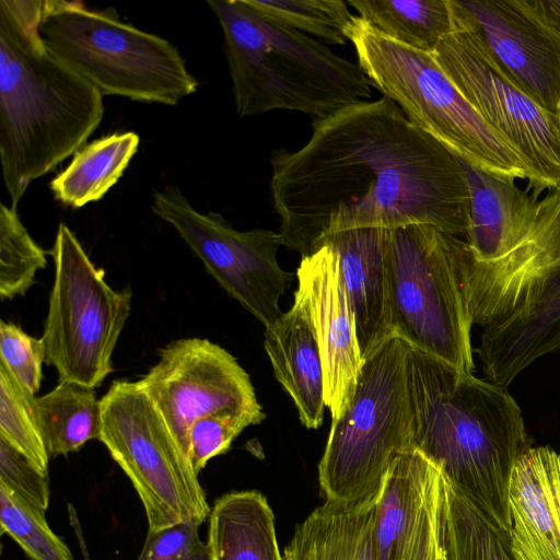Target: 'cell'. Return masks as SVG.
Instances as JSON below:
<instances>
[{
	"mask_svg": "<svg viewBox=\"0 0 560 560\" xmlns=\"http://www.w3.org/2000/svg\"><path fill=\"white\" fill-rule=\"evenodd\" d=\"M270 192L283 245L308 256L329 233L428 224L466 236L458 156L382 96L313 119L296 151H272Z\"/></svg>",
	"mask_w": 560,
	"mask_h": 560,
	"instance_id": "obj_1",
	"label": "cell"
},
{
	"mask_svg": "<svg viewBox=\"0 0 560 560\" xmlns=\"http://www.w3.org/2000/svg\"><path fill=\"white\" fill-rule=\"evenodd\" d=\"M413 447L497 527L510 528L513 470L532 447L506 387L476 377L409 346Z\"/></svg>",
	"mask_w": 560,
	"mask_h": 560,
	"instance_id": "obj_2",
	"label": "cell"
},
{
	"mask_svg": "<svg viewBox=\"0 0 560 560\" xmlns=\"http://www.w3.org/2000/svg\"><path fill=\"white\" fill-rule=\"evenodd\" d=\"M44 0H0V163L16 208L30 184L100 126L103 95L54 57L39 33Z\"/></svg>",
	"mask_w": 560,
	"mask_h": 560,
	"instance_id": "obj_3",
	"label": "cell"
},
{
	"mask_svg": "<svg viewBox=\"0 0 560 560\" xmlns=\"http://www.w3.org/2000/svg\"><path fill=\"white\" fill-rule=\"evenodd\" d=\"M240 117L293 110L320 119L372 95L361 67L320 40L280 26L246 0H210Z\"/></svg>",
	"mask_w": 560,
	"mask_h": 560,
	"instance_id": "obj_4",
	"label": "cell"
},
{
	"mask_svg": "<svg viewBox=\"0 0 560 560\" xmlns=\"http://www.w3.org/2000/svg\"><path fill=\"white\" fill-rule=\"evenodd\" d=\"M408 353L409 345L392 336L364 359L350 402L331 420L318 464L326 501L374 506L395 463L415 448Z\"/></svg>",
	"mask_w": 560,
	"mask_h": 560,
	"instance_id": "obj_5",
	"label": "cell"
},
{
	"mask_svg": "<svg viewBox=\"0 0 560 560\" xmlns=\"http://www.w3.org/2000/svg\"><path fill=\"white\" fill-rule=\"evenodd\" d=\"M349 42L372 86L395 102L412 125L472 166L532 185L524 158L481 117L431 52L377 34L358 15Z\"/></svg>",
	"mask_w": 560,
	"mask_h": 560,
	"instance_id": "obj_6",
	"label": "cell"
},
{
	"mask_svg": "<svg viewBox=\"0 0 560 560\" xmlns=\"http://www.w3.org/2000/svg\"><path fill=\"white\" fill-rule=\"evenodd\" d=\"M39 33L49 52L103 96L174 106L197 91L175 45L120 21L113 10L44 0Z\"/></svg>",
	"mask_w": 560,
	"mask_h": 560,
	"instance_id": "obj_7",
	"label": "cell"
},
{
	"mask_svg": "<svg viewBox=\"0 0 560 560\" xmlns=\"http://www.w3.org/2000/svg\"><path fill=\"white\" fill-rule=\"evenodd\" d=\"M468 244L433 225L387 229L386 261L395 336L474 373L472 317L465 289Z\"/></svg>",
	"mask_w": 560,
	"mask_h": 560,
	"instance_id": "obj_8",
	"label": "cell"
},
{
	"mask_svg": "<svg viewBox=\"0 0 560 560\" xmlns=\"http://www.w3.org/2000/svg\"><path fill=\"white\" fill-rule=\"evenodd\" d=\"M49 254L55 279L40 337L45 363L55 368L59 382L97 388L114 370L112 357L131 312L132 291L114 290L63 222Z\"/></svg>",
	"mask_w": 560,
	"mask_h": 560,
	"instance_id": "obj_9",
	"label": "cell"
},
{
	"mask_svg": "<svg viewBox=\"0 0 560 560\" xmlns=\"http://www.w3.org/2000/svg\"><path fill=\"white\" fill-rule=\"evenodd\" d=\"M101 405L100 441L131 481L148 532L185 521L202 524L211 509L198 476L138 382H113Z\"/></svg>",
	"mask_w": 560,
	"mask_h": 560,
	"instance_id": "obj_10",
	"label": "cell"
},
{
	"mask_svg": "<svg viewBox=\"0 0 560 560\" xmlns=\"http://www.w3.org/2000/svg\"><path fill=\"white\" fill-rule=\"evenodd\" d=\"M153 213L168 223L219 285L266 328L281 315L279 302L293 273L278 262L280 233L235 230L221 214L195 209L177 187L155 191Z\"/></svg>",
	"mask_w": 560,
	"mask_h": 560,
	"instance_id": "obj_11",
	"label": "cell"
},
{
	"mask_svg": "<svg viewBox=\"0 0 560 560\" xmlns=\"http://www.w3.org/2000/svg\"><path fill=\"white\" fill-rule=\"evenodd\" d=\"M459 92L530 167L527 188L539 197L560 187V113L550 112L511 82L478 42L453 26L432 52Z\"/></svg>",
	"mask_w": 560,
	"mask_h": 560,
	"instance_id": "obj_12",
	"label": "cell"
},
{
	"mask_svg": "<svg viewBox=\"0 0 560 560\" xmlns=\"http://www.w3.org/2000/svg\"><path fill=\"white\" fill-rule=\"evenodd\" d=\"M137 382L187 459L188 434L196 420L226 410L266 418L249 375L229 351L205 338L166 345Z\"/></svg>",
	"mask_w": 560,
	"mask_h": 560,
	"instance_id": "obj_13",
	"label": "cell"
},
{
	"mask_svg": "<svg viewBox=\"0 0 560 560\" xmlns=\"http://www.w3.org/2000/svg\"><path fill=\"white\" fill-rule=\"evenodd\" d=\"M453 26L468 32L502 73L541 107L560 113V36L523 0H448Z\"/></svg>",
	"mask_w": 560,
	"mask_h": 560,
	"instance_id": "obj_14",
	"label": "cell"
},
{
	"mask_svg": "<svg viewBox=\"0 0 560 560\" xmlns=\"http://www.w3.org/2000/svg\"><path fill=\"white\" fill-rule=\"evenodd\" d=\"M540 205L529 233L502 257L479 261L468 246L465 289L474 325L501 322L560 287V187Z\"/></svg>",
	"mask_w": 560,
	"mask_h": 560,
	"instance_id": "obj_15",
	"label": "cell"
},
{
	"mask_svg": "<svg viewBox=\"0 0 560 560\" xmlns=\"http://www.w3.org/2000/svg\"><path fill=\"white\" fill-rule=\"evenodd\" d=\"M296 279L294 302L306 314L317 341L325 404L335 420L350 402L364 363L337 250L324 243L302 257Z\"/></svg>",
	"mask_w": 560,
	"mask_h": 560,
	"instance_id": "obj_16",
	"label": "cell"
},
{
	"mask_svg": "<svg viewBox=\"0 0 560 560\" xmlns=\"http://www.w3.org/2000/svg\"><path fill=\"white\" fill-rule=\"evenodd\" d=\"M442 469L420 451L389 471L375 505L376 560H432L443 515Z\"/></svg>",
	"mask_w": 560,
	"mask_h": 560,
	"instance_id": "obj_17",
	"label": "cell"
},
{
	"mask_svg": "<svg viewBox=\"0 0 560 560\" xmlns=\"http://www.w3.org/2000/svg\"><path fill=\"white\" fill-rule=\"evenodd\" d=\"M508 534L515 560H560V454L532 446L517 462Z\"/></svg>",
	"mask_w": 560,
	"mask_h": 560,
	"instance_id": "obj_18",
	"label": "cell"
},
{
	"mask_svg": "<svg viewBox=\"0 0 560 560\" xmlns=\"http://www.w3.org/2000/svg\"><path fill=\"white\" fill-rule=\"evenodd\" d=\"M387 229L361 228L327 234L322 244L338 253L342 278L357 323L363 359L395 336L386 261Z\"/></svg>",
	"mask_w": 560,
	"mask_h": 560,
	"instance_id": "obj_19",
	"label": "cell"
},
{
	"mask_svg": "<svg viewBox=\"0 0 560 560\" xmlns=\"http://www.w3.org/2000/svg\"><path fill=\"white\" fill-rule=\"evenodd\" d=\"M458 160L469 191L465 241L476 260H494L529 233L540 212V199L513 179L490 175Z\"/></svg>",
	"mask_w": 560,
	"mask_h": 560,
	"instance_id": "obj_20",
	"label": "cell"
},
{
	"mask_svg": "<svg viewBox=\"0 0 560 560\" xmlns=\"http://www.w3.org/2000/svg\"><path fill=\"white\" fill-rule=\"evenodd\" d=\"M560 350V287L534 305L483 328L477 349L486 380L503 387Z\"/></svg>",
	"mask_w": 560,
	"mask_h": 560,
	"instance_id": "obj_21",
	"label": "cell"
},
{
	"mask_svg": "<svg viewBox=\"0 0 560 560\" xmlns=\"http://www.w3.org/2000/svg\"><path fill=\"white\" fill-rule=\"evenodd\" d=\"M264 347L301 423L319 428L326 407L323 363L308 318L298 303L265 329Z\"/></svg>",
	"mask_w": 560,
	"mask_h": 560,
	"instance_id": "obj_22",
	"label": "cell"
},
{
	"mask_svg": "<svg viewBox=\"0 0 560 560\" xmlns=\"http://www.w3.org/2000/svg\"><path fill=\"white\" fill-rule=\"evenodd\" d=\"M212 560H283L267 499L253 490L218 498L209 515Z\"/></svg>",
	"mask_w": 560,
	"mask_h": 560,
	"instance_id": "obj_23",
	"label": "cell"
},
{
	"mask_svg": "<svg viewBox=\"0 0 560 560\" xmlns=\"http://www.w3.org/2000/svg\"><path fill=\"white\" fill-rule=\"evenodd\" d=\"M375 505L352 509L325 501L295 526L284 560H376Z\"/></svg>",
	"mask_w": 560,
	"mask_h": 560,
	"instance_id": "obj_24",
	"label": "cell"
},
{
	"mask_svg": "<svg viewBox=\"0 0 560 560\" xmlns=\"http://www.w3.org/2000/svg\"><path fill=\"white\" fill-rule=\"evenodd\" d=\"M139 143V136L127 131L80 148L70 164L51 179L49 187L55 198L72 208L98 201L122 176Z\"/></svg>",
	"mask_w": 560,
	"mask_h": 560,
	"instance_id": "obj_25",
	"label": "cell"
},
{
	"mask_svg": "<svg viewBox=\"0 0 560 560\" xmlns=\"http://www.w3.org/2000/svg\"><path fill=\"white\" fill-rule=\"evenodd\" d=\"M35 407L49 458L78 452L91 440L100 441L102 405L95 388L60 381L50 392L36 397Z\"/></svg>",
	"mask_w": 560,
	"mask_h": 560,
	"instance_id": "obj_26",
	"label": "cell"
},
{
	"mask_svg": "<svg viewBox=\"0 0 560 560\" xmlns=\"http://www.w3.org/2000/svg\"><path fill=\"white\" fill-rule=\"evenodd\" d=\"M347 4L377 34L431 54L453 31L448 0H349Z\"/></svg>",
	"mask_w": 560,
	"mask_h": 560,
	"instance_id": "obj_27",
	"label": "cell"
},
{
	"mask_svg": "<svg viewBox=\"0 0 560 560\" xmlns=\"http://www.w3.org/2000/svg\"><path fill=\"white\" fill-rule=\"evenodd\" d=\"M445 493L451 560H515L505 532L460 495L450 481Z\"/></svg>",
	"mask_w": 560,
	"mask_h": 560,
	"instance_id": "obj_28",
	"label": "cell"
},
{
	"mask_svg": "<svg viewBox=\"0 0 560 560\" xmlns=\"http://www.w3.org/2000/svg\"><path fill=\"white\" fill-rule=\"evenodd\" d=\"M259 15L330 45H346L355 16L340 0H246Z\"/></svg>",
	"mask_w": 560,
	"mask_h": 560,
	"instance_id": "obj_29",
	"label": "cell"
},
{
	"mask_svg": "<svg viewBox=\"0 0 560 560\" xmlns=\"http://www.w3.org/2000/svg\"><path fill=\"white\" fill-rule=\"evenodd\" d=\"M47 266L46 253L22 223L16 208L0 203V298L23 296Z\"/></svg>",
	"mask_w": 560,
	"mask_h": 560,
	"instance_id": "obj_30",
	"label": "cell"
},
{
	"mask_svg": "<svg viewBox=\"0 0 560 560\" xmlns=\"http://www.w3.org/2000/svg\"><path fill=\"white\" fill-rule=\"evenodd\" d=\"M36 396L0 362V438L48 474L47 454L38 425Z\"/></svg>",
	"mask_w": 560,
	"mask_h": 560,
	"instance_id": "obj_31",
	"label": "cell"
},
{
	"mask_svg": "<svg viewBox=\"0 0 560 560\" xmlns=\"http://www.w3.org/2000/svg\"><path fill=\"white\" fill-rule=\"evenodd\" d=\"M1 533L9 535L31 560H74L50 529L45 513L0 483Z\"/></svg>",
	"mask_w": 560,
	"mask_h": 560,
	"instance_id": "obj_32",
	"label": "cell"
},
{
	"mask_svg": "<svg viewBox=\"0 0 560 560\" xmlns=\"http://www.w3.org/2000/svg\"><path fill=\"white\" fill-rule=\"evenodd\" d=\"M262 419L235 411H221L196 420L188 434V459L198 476L207 463L226 453L232 442L248 425Z\"/></svg>",
	"mask_w": 560,
	"mask_h": 560,
	"instance_id": "obj_33",
	"label": "cell"
},
{
	"mask_svg": "<svg viewBox=\"0 0 560 560\" xmlns=\"http://www.w3.org/2000/svg\"><path fill=\"white\" fill-rule=\"evenodd\" d=\"M0 362L31 394L36 395L43 380L46 349L42 338H35L20 326L0 320Z\"/></svg>",
	"mask_w": 560,
	"mask_h": 560,
	"instance_id": "obj_34",
	"label": "cell"
},
{
	"mask_svg": "<svg viewBox=\"0 0 560 560\" xmlns=\"http://www.w3.org/2000/svg\"><path fill=\"white\" fill-rule=\"evenodd\" d=\"M196 521H185L148 532L137 560H212L208 542L199 537Z\"/></svg>",
	"mask_w": 560,
	"mask_h": 560,
	"instance_id": "obj_35",
	"label": "cell"
},
{
	"mask_svg": "<svg viewBox=\"0 0 560 560\" xmlns=\"http://www.w3.org/2000/svg\"><path fill=\"white\" fill-rule=\"evenodd\" d=\"M0 483L34 508L46 512L50 490L48 474L0 438Z\"/></svg>",
	"mask_w": 560,
	"mask_h": 560,
	"instance_id": "obj_36",
	"label": "cell"
},
{
	"mask_svg": "<svg viewBox=\"0 0 560 560\" xmlns=\"http://www.w3.org/2000/svg\"><path fill=\"white\" fill-rule=\"evenodd\" d=\"M525 5L560 36V0H523Z\"/></svg>",
	"mask_w": 560,
	"mask_h": 560,
	"instance_id": "obj_37",
	"label": "cell"
},
{
	"mask_svg": "<svg viewBox=\"0 0 560 560\" xmlns=\"http://www.w3.org/2000/svg\"><path fill=\"white\" fill-rule=\"evenodd\" d=\"M434 560H446V559H444V558H438V559H434Z\"/></svg>",
	"mask_w": 560,
	"mask_h": 560,
	"instance_id": "obj_38",
	"label": "cell"
}]
</instances>
